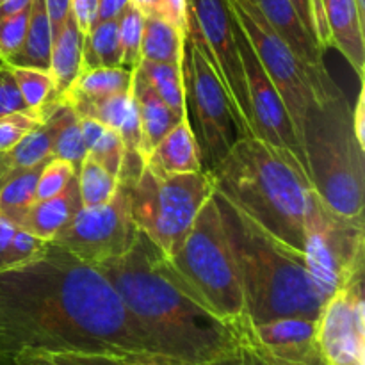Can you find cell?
Returning a JSON list of instances; mask_svg holds the SVG:
<instances>
[{
  "label": "cell",
  "instance_id": "1",
  "mask_svg": "<svg viewBox=\"0 0 365 365\" xmlns=\"http://www.w3.org/2000/svg\"><path fill=\"white\" fill-rule=\"evenodd\" d=\"M57 353L171 365L95 266L46 242L38 257L0 271V365Z\"/></svg>",
  "mask_w": 365,
  "mask_h": 365
},
{
  "label": "cell",
  "instance_id": "2",
  "mask_svg": "<svg viewBox=\"0 0 365 365\" xmlns=\"http://www.w3.org/2000/svg\"><path fill=\"white\" fill-rule=\"evenodd\" d=\"M95 267L171 365H202L241 344L237 327L198 305L171 273L166 255L143 232L138 230L123 257Z\"/></svg>",
  "mask_w": 365,
  "mask_h": 365
},
{
  "label": "cell",
  "instance_id": "3",
  "mask_svg": "<svg viewBox=\"0 0 365 365\" xmlns=\"http://www.w3.org/2000/svg\"><path fill=\"white\" fill-rule=\"evenodd\" d=\"M212 196L241 278L245 319L252 324L280 317L317 321L327 299L307 269L303 252L273 237L216 189Z\"/></svg>",
  "mask_w": 365,
  "mask_h": 365
},
{
  "label": "cell",
  "instance_id": "4",
  "mask_svg": "<svg viewBox=\"0 0 365 365\" xmlns=\"http://www.w3.org/2000/svg\"><path fill=\"white\" fill-rule=\"evenodd\" d=\"M209 177L214 189L259 227L303 252V227L314 187L292 153L246 135Z\"/></svg>",
  "mask_w": 365,
  "mask_h": 365
},
{
  "label": "cell",
  "instance_id": "5",
  "mask_svg": "<svg viewBox=\"0 0 365 365\" xmlns=\"http://www.w3.org/2000/svg\"><path fill=\"white\" fill-rule=\"evenodd\" d=\"M302 148L319 198L344 216L364 214L365 146L353 128V103L339 86L307 109Z\"/></svg>",
  "mask_w": 365,
  "mask_h": 365
},
{
  "label": "cell",
  "instance_id": "6",
  "mask_svg": "<svg viewBox=\"0 0 365 365\" xmlns=\"http://www.w3.org/2000/svg\"><path fill=\"white\" fill-rule=\"evenodd\" d=\"M166 260L178 284L198 305L239 327L245 319V296L214 196L203 203L187 237Z\"/></svg>",
  "mask_w": 365,
  "mask_h": 365
},
{
  "label": "cell",
  "instance_id": "7",
  "mask_svg": "<svg viewBox=\"0 0 365 365\" xmlns=\"http://www.w3.org/2000/svg\"><path fill=\"white\" fill-rule=\"evenodd\" d=\"M212 192V180L203 171L157 177L143 168L130 187L135 227L164 255L171 257L187 237L200 209Z\"/></svg>",
  "mask_w": 365,
  "mask_h": 365
},
{
  "label": "cell",
  "instance_id": "8",
  "mask_svg": "<svg viewBox=\"0 0 365 365\" xmlns=\"http://www.w3.org/2000/svg\"><path fill=\"white\" fill-rule=\"evenodd\" d=\"M227 4L232 16L250 39L260 64L277 88L302 146L307 109L314 100L337 88V84L328 70H314L303 63L287 41L271 27L269 21L252 0H227Z\"/></svg>",
  "mask_w": 365,
  "mask_h": 365
},
{
  "label": "cell",
  "instance_id": "9",
  "mask_svg": "<svg viewBox=\"0 0 365 365\" xmlns=\"http://www.w3.org/2000/svg\"><path fill=\"white\" fill-rule=\"evenodd\" d=\"M182 77L185 118L198 143L203 173L212 171L237 141L250 135L227 89L202 50L185 36Z\"/></svg>",
  "mask_w": 365,
  "mask_h": 365
},
{
  "label": "cell",
  "instance_id": "10",
  "mask_svg": "<svg viewBox=\"0 0 365 365\" xmlns=\"http://www.w3.org/2000/svg\"><path fill=\"white\" fill-rule=\"evenodd\" d=\"M364 214L344 216L335 212L312 191L303 227V257L324 299L364 280Z\"/></svg>",
  "mask_w": 365,
  "mask_h": 365
},
{
  "label": "cell",
  "instance_id": "11",
  "mask_svg": "<svg viewBox=\"0 0 365 365\" xmlns=\"http://www.w3.org/2000/svg\"><path fill=\"white\" fill-rule=\"evenodd\" d=\"M138 239L130 187L120 184L113 198L81 207L50 242L91 266L123 257Z\"/></svg>",
  "mask_w": 365,
  "mask_h": 365
},
{
  "label": "cell",
  "instance_id": "12",
  "mask_svg": "<svg viewBox=\"0 0 365 365\" xmlns=\"http://www.w3.org/2000/svg\"><path fill=\"white\" fill-rule=\"evenodd\" d=\"M187 36L209 59L227 89L239 118L252 135V113L246 91L245 70L237 50L234 20L227 0H185Z\"/></svg>",
  "mask_w": 365,
  "mask_h": 365
},
{
  "label": "cell",
  "instance_id": "13",
  "mask_svg": "<svg viewBox=\"0 0 365 365\" xmlns=\"http://www.w3.org/2000/svg\"><path fill=\"white\" fill-rule=\"evenodd\" d=\"M232 20H234L235 43H237L242 70H245L246 91H248L250 113H252V135L274 148L292 153L299 160L303 170L307 171L305 155H303V150L294 134L287 109H285L277 88L271 82L269 75L260 64L250 39L246 38L234 16Z\"/></svg>",
  "mask_w": 365,
  "mask_h": 365
},
{
  "label": "cell",
  "instance_id": "14",
  "mask_svg": "<svg viewBox=\"0 0 365 365\" xmlns=\"http://www.w3.org/2000/svg\"><path fill=\"white\" fill-rule=\"evenodd\" d=\"M359 280L327 299L316 323L324 365H365V305Z\"/></svg>",
  "mask_w": 365,
  "mask_h": 365
},
{
  "label": "cell",
  "instance_id": "15",
  "mask_svg": "<svg viewBox=\"0 0 365 365\" xmlns=\"http://www.w3.org/2000/svg\"><path fill=\"white\" fill-rule=\"evenodd\" d=\"M316 323L307 317H280L266 323H239L241 344L259 365H324L316 341Z\"/></svg>",
  "mask_w": 365,
  "mask_h": 365
},
{
  "label": "cell",
  "instance_id": "16",
  "mask_svg": "<svg viewBox=\"0 0 365 365\" xmlns=\"http://www.w3.org/2000/svg\"><path fill=\"white\" fill-rule=\"evenodd\" d=\"M145 168L157 177L202 171L200 150L187 118H182L146 155Z\"/></svg>",
  "mask_w": 365,
  "mask_h": 365
},
{
  "label": "cell",
  "instance_id": "17",
  "mask_svg": "<svg viewBox=\"0 0 365 365\" xmlns=\"http://www.w3.org/2000/svg\"><path fill=\"white\" fill-rule=\"evenodd\" d=\"M252 2L259 7L271 27L287 41V45L294 50L303 63L314 70H327L323 59L324 52L299 20L291 0H252Z\"/></svg>",
  "mask_w": 365,
  "mask_h": 365
},
{
  "label": "cell",
  "instance_id": "18",
  "mask_svg": "<svg viewBox=\"0 0 365 365\" xmlns=\"http://www.w3.org/2000/svg\"><path fill=\"white\" fill-rule=\"evenodd\" d=\"M132 93H134L135 107H138L139 118V132H141V141H139V155L145 164L146 155L153 150V146L175 127L180 123L184 116L175 113L171 107H168L159 98L155 91L148 86V82L134 70L132 77Z\"/></svg>",
  "mask_w": 365,
  "mask_h": 365
},
{
  "label": "cell",
  "instance_id": "19",
  "mask_svg": "<svg viewBox=\"0 0 365 365\" xmlns=\"http://www.w3.org/2000/svg\"><path fill=\"white\" fill-rule=\"evenodd\" d=\"M81 207L82 200L81 192H78L77 175H75L59 195L34 202V205L21 217L18 227L41 241L50 242Z\"/></svg>",
  "mask_w": 365,
  "mask_h": 365
},
{
  "label": "cell",
  "instance_id": "20",
  "mask_svg": "<svg viewBox=\"0 0 365 365\" xmlns=\"http://www.w3.org/2000/svg\"><path fill=\"white\" fill-rule=\"evenodd\" d=\"M323 6L330 29L331 46H335L359 77L364 78V20L355 0H323Z\"/></svg>",
  "mask_w": 365,
  "mask_h": 365
},
{
  "label": "cell",
  "instance_id": "21",
  "mask_svg": "<svg viewBox=\"0 0 365 365\" xmlns=\"http://www.w3.org/2000/svg\"><path fill=\"white\" fill-rule=\"evenodd\" d=\"M39 113L43 114L41 123L32 128L11 152H7L13 168L25 170V168L36 166V164L50 159L57 134H59L61 127L66 123L68 116L73 113V109L61 100H53V102L45 103Z\"/></svg>",
  "mask_w": 365,
  "mask_h": 365
},
{
  "label": "cell",
  "instance_id": "22",
  "mask_svg": "<svg viewBox=\"0 0 365 365\" xmlns=\"http://www.w3.org/2000/svg\"><path fill=\"white\" fill-rule=\"evenodd\" d=\"M82 48H84V34L70 13L64 20L63 27L53 36L48 68V73L53 82V91L48 102L59 100L63 93L78 77V73L82 71Z\"/></svg>",
  "mask_w": 365,
  "mask_h": 365
},
{
  "label": "cell",
  "instance_id": "23",
  "mask_svg": "<svg viewBox=\"0 0 365 365\" xmlns=\"http://www.w3.org/2000/svg\"><path fill=\"white\" fill-rule=\"evenodd\" d=\"M132 77L134 71L125 68H82L73 84L63 93L59 100L71 106L77 102H98L110 98L128 91L132 88Z\"/></svg>",
  "mask_w": 365,
  "mask_h": 365
},
{
  "label": "cell",
  "instance_id": "24",
  "mask_svg": "<svg viewBox=\"0 0 365 365\" xmlns=\"http://www.w3.org/2000/svg\"><path fill=\"white\" fill-rule=\"evenodd\" d=\"M52 43V25H50L48 13H46L45 0H32L24 43H21L20 50L6 64L48 71Z\"/></svg>",
  "mask_w": 365,
  "mask_h": 365
},
{
  "label": "cell",
  "instance_id": "25",
  "mask_svg": "<svg viewBox=\"0 0 365 365\" xmlns=\"http://www.w3.org/2000/svg\"><path fill=\"white\" fill-rule=\"evenodd\" d=\"M46 160L36 164V166L25 168V170L14 168L4 178V182L0 184V216L16 225L20 223L21 217L38 200L36 198V185H38L39 173Z\"/></svg>",
  "mask_w": 365,
  "mask_h": 365
},
{
  "label": "cell",
  "instance_id": "26",
  "mask_svg": "<svg viewBox=\"0 0 365 365\" xmlns=\"http://www.w3.org/2000/svg\"><path fill=\"white\" fill-rule=\"evenodd\" d=\"M185 32L159 18H145L141 38V59L153 63L182 64Z\"/></svg>",
  "mask_w": 365,
  "mask_h": 365
},
{
  "label": "cell",
  "instance_id": "27",
  "mask_svg": "<svg viewBox=\"0 0 365 365\" xmlns=\"http://www.w3.org/2000/svg\"><path fill=\"white\" fill-rule=\"evenodd\" d=\"M78 125L88 155L114 177H120L125 159V143L121 135L93 118H78Z\"/></svg>",
  "mask_w": 365,
  "mask_h": 365
},
{
  "label": "cell",
  "instance_id": "28",
  "mask_svg": "<svg viewBox=\"0 0 365 365\" xmlns=\"http://www.w3.org/2000/svg\"><path fill=\"white\" fill-rule=\"evenodd\" d=\"M82 68H121V46L118 18L96 21L84 36Z\"/></svg>",
  "mask_w": 365,
  "mask_h": 365
},
{
  "label": "cell",
  "instance_id": "29",
  "mask_svg": "<svg viewBox=\"0 0 365 365\" xmlns=\"http://www.w3.org/2000/svg\"><path fill=\"white\" fill-rule=\"evenodd\" d=\"M135 71L148 82L150 88L159 95V98L168 107H171L180 116H185V91L182 64L153 63V61L141 59Z\"/></svg>",
  "mask_w": 365,
  "mask_h": 365
},
{
  "label": "cell",
  "instance_id": "30",
  "mask_svg": "<svg viewBox=\"0 0 365 365\" xmlns=\"http://www.w3.org/2000/svg\"><path fill=\"white\" fill-rule=\"evenodd\" d=\"M45 245V241L0 216V271L34 259L43 252Z\"/></svg>",
  "mask_w": 365,
  "mask_h": 365
},
{
  "label": "cell",
  "instance_id": "31",
  "mask_svg": "<svg viewBox=\"0 0 365 365\" xmlns=\"http://www.w3.org/2000/svg\"><path fill=\"white\" fill-rule=\"evenodd\" d=\"M77 184L82 207H91L113 198L118 185H120V180L113 173H109L106 168L100 166L95 159L86 155V159L82 160L77 170Z\"/></svg>",
  "mask_w": 365,
  "mask_h": 365
},
{
  "label": "cell",
  "instance_id": "32",
  "mask_svg": "<svg viewBox=\"0 0 365 365\" xmlns=\"http://www.w3.org/2000/svg\"><path fill=\"white\" fill-rule=\"evenodd\" d=\"M145 16L132 4H128L118 16V34L121 46V68L134 71L141 61V38Z\"/></svg>",
  "mask_w": 365,
  "mask_h": 365
},
{
  "label": "cell",
  "instance_id": "33",
  "mask_svg": "<svg viewBox=\"0 0 365 365\" xmlns=\"http://www.w3.org/2000/svg\"><path fill=\"white\" fill-rule=\"evenodd\" d=\"M21 96L31 110H39L50 100L53 91V82L48 71L34 70V68L11 66Z\"/></svg>",
  "mask_w": 365,
  "mask_h": 365
},
{
  "label": "cell",
  "instance_id": "34",
  "mask_svg": "<svg viewBox=\"0 0 365 365\" xmlns=\"http://www.w3.org/2000/svg\"><path fill=\"white\" fill-rule=\"evenodd\" d=\"M86 155H88V150H86L81 125H78V116L75 113H71L68 116L66 123L61 127L59 134H57L56 145H53L52 150V157H59V159L68 160L75 168V171H77L82 160L86 159Z\"/></svg>",
  "mask_w": 365,
  "mask_h": 365
},
{
  "label": "cell",
  "instance_id": "35",
  "mask_svg": "<svg viewBox=\"0 0 365 365\" xmlns=\"http://www.w3.org/2000/svg\"><path fill=\"white\" fill-rule=\"evenodd\" d=\"M75 175H77V171L68 160L59 159V157H50L43 166L41 173H39L38 185H36V198L46 200L59 195L70 184Z\"/></svg>",
  "mask_w": 365,
  "mask_h": 365
},
{
  "label": "cell",
  "instance_id": "36",
  "mask_svg": "<svg viewBox=\"0 0 365 365\" xmlns=\"http://www.w3.org/2000/svg\"><path fill=\"white\" fill-rule=\"evenodd\" d=\"M41 121L43 114L39 110H24L0 118V152H11Z\"/></svg>",
  "mask_w": 365,
  "mask_h": 365
},
{
  "label": "cell",
  "instance_id": "37",
  "mask_svg": "<svg viewBox=\"0 0 365 365\" xmlns=\"http://www.w3.org/2000/svg\"><path fill=\"white\" fill-rule=\"evenodd\" d=\"M132 6L139 9L145 18L166 20L187 32V4L185 0H130Z\"/></svg>",
  "mask_w": 365,
  "mask_h": 365
},
{
  "label": "cell",
  "instance_id": "38",
  "mask_svg": "<svg viewBox=\"0 0 365 365\" xmlns=\"http://www.w3.org/2000/svg\"><path fill=\"white\" fill-rule=\"evenodd\" d=\"M29 11L31 7L0 20V59L4 63H7L24 43L29 25Z\"/></svg>",
  "mask_w": 365,
  "mask_h": 365
},
{
  "label": "cell",
  "instance_id": "39",
  "mask_svg": "<svg viewBox=\"0 0 365 365\" xmlns=\"http://www.w3.org/2000/svg\"><path fill=\"white\" fill-rule=\"evenodd\" d=\"M31 110L21 96L9 64H0V118L13 113Z\"/></svg>",
  "mask_w": 365,
  "mask_h": 365
},
{
  "label": "cell",
  "instance_id": "40",
  "mask_svg": "<svg viewBox=\"0 0 365 365\" xmlns=\"http://www.w3.org/2000/svg\"><path fill=\"white\" fill-rule=\"evenodd\" d=\"M56 365H123L125 360L110 355H96V353H57L45 356Z\"/></svg>",
  "mask_w": 365,
  "mask_h": 365
},
{
  "label": "cell",
  "instance_id": "41",
  "mask_svg": "<svg viewBox=\"0 0 365 365\" xmlns=\"http://www.w3.org/2000/svg\"><path fill=\"white\" fill-rule=\"evenodd\" d=\"M100 0H71V16L78 25L82 34H88L98 21Z\"/></svg>",
  "mask_w": 365,
  "mask_h": 365
},
{
  "label": "cell",
  "instance_id": "42",
  "mask_svg": "<svg viewBox=\"0 0 365 365\" xmlns=\"http://www.w3.org/2000/svg\"><path fill=\"white\" fill-rule=\"evenodd\" d=\"M202 365H259L257 360L253 359V355L250 353V349L246 346L239 344L237 348L232 349V351L225 353V355L217 356V359L210 360Z\"/></svg>",
  "mask_w": 365,
  "mask_h": 365
},
{
  "label": "cell",
  "instance_id": "43",
  "mask_svg": "<svg viewBox=\"0 0 365 365\" xmlns=\"http://www.w3.org/2000/svg\"><path fill=\"white\" fill-rule=\"evenodd\" d=\"M71 0H45L46 13H48L50 25H52V34L56 36L57 31L63 27L64 20L68 18L70 11Z\"/></svg>",
  "mask_w": 365,
  "mask_h": 365
},
{
  "label": "cell",
  "instance_id": "44",
  "mask_svg": "<svg viewBox=\"0 0 365 365\" xmlns=\"http://www.w3.org/2000/svg\"><path fill=\"white\" fill-rule=\"evenodd\" d=\"M364 100H365V93H364V84H362V88H360V91H359V96H356V103L353 106V128H355V134H356V138H359V141L365 146V134H364L365 106H364Z\"/></svg>",
  "mask_w": 365,
  "mask_h": 365
},
{
  "label": "cell",
  "instance_id": "45",
  "mask_svg": "<svg viewBox=\"0 0 365 365\" xmlns=\"http://www.w3.org/2000/svg\"><path fill=\"white\" fill-rule=\"evenodd\" d=\"M128 4H130V0H100L98 21L118 18Z\"/></svg>",
  "mask_w": 365,
  "mask_h": 365
},
{
  "label": "cell",
  "instance_id": "46",
  "mask_svg": "<svg viewBox=\"0 0 365 365\" xmlns=\"http://www.w3.org/2000/svg\"><path fill=\"white\" fill-rule=\"evenodd\" d=\"M292 6H294L296 13H298L299 20L303 21L305 29L309 31V34L316 39L314 36V27H312V14H310V0H291Z\"/></svg>",
  "mask_w": 365,
  "mask_h": 365
},
{
  "label": "cell",
  "instance_id": "47",
  "mask_svg": "<svg viewBox=\"0 0 365 365\" xmlns=\"http://www.w3.org/2000/svg\"><path fill=\"white\" fill-rule=\"evenodd\" d=\"M13 163H11V157L7 152H0V184L4 182V178L13 171Z\"/></svg>",
  "mask_w": 365,
  "mask_h": 365
},
{
  "label": "cell",
  "instance_id": "48",
  "mask_svg": "<svg viewBox=\"0 0 365 365\" xmlns=\"http://www.w3.org/2000/svg\"><path fill=\"white\" fill-rule=\"evenodd\" d=\"M25 365H56V364H52L48 359H45V356H38V359L29 360Z\"/></svg>",
  "mask_w": 365,
  "mask_h": 365
},
{
  "label": "cell",
  "instance_id": "49",
  "mask_svg": "<svg viewBox=\"0 0 365 365\" xmlns=\"http://www.w3.org/2000/svg\"><path fill=\"white\" fill-rule=\"evenodd\" d=\"M356 7H359V13L362 16V20L365 21V0H355Z\"/></svg>",
  "mask_w": 365,
  "mask_h": 365
},
{
  "label": "cell",
  "instance_id": "50",
  "mask_svg": "<svg viewBox=\"0 0 365 365\" xmlns=\"http://www.w3.org/2000/svg\"><path fill=\"white\" fill-rule=\"evenodd\" d=\"M123 365H163V364H153V362H125Z\"/></svg>",
  "mask_w": 365,
  "mask_h": 365
},
{
  "label": "cell",
  "instance_id": "51",
  "mask_svg": "<svg viewBox=\"0 0 365 365\" xmlns=\"http://www.w3.org/2000/svg\"><path fill=\"white\" fill-rule=\"evenodd\" d=\"M0 64H4V61H2V59H0Z\"/></svg>",
  "mask_w": 365,
  "mask_h": 365
},
{
  "label": "cell",
  "instance_id": "52",
  "mask_svg": "<svg viewBox=\"0 0 365 365\" xmlns=\"http://www.w3.org/2000/svg\"><path fill=\"white\" fill-rule=\"evenodd\" d=\"M2 2H6V0H0V4H2Z\"/></svg>",
  "mask_w": 365,
  "mask_h": 365
}]
</instances>
